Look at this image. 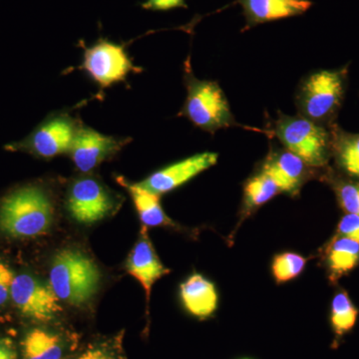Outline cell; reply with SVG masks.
I'll use <instances>...</instances> for the list:
<instances>
[{"label":"cell","instance_id":"28","mask_svg":"<svg viewBox=\"0 0 359 359\" xmlns=\"http://www.w3.org/2000/svg\"><path fill=\"white\" fill-rule=\"evenodd\" d=\"M0 359H16V354L6 344L0 342Z\"/></svg>","mask_w":359,"mask_h":359},{"label":"cell","instance_id":"2","mask_svg":"<svg viewBox=\"0 0 359 359\" xmlns=\"http://www.w3.org/2000/svg\"><path fill=\"white\" fill-rule=\"evenodd\" d=\"M100 280L97 264L80 250L66 249L54 257L49 285L60 302L81 306L94 297Z\"/></svg>","mask_w":359,"mask_h":359},{"label":"cell","instance_id":"14","mask_svg":"<svg viewBox=\"0 0 359 359\" xmlns=\"http://www.w3.org/2000/svg\"><path fill=\"white\" fill-rule=\"evenodd\" d=\"M308 165L290 151L271 153L264 163L262 172L268 175L280 192L297 195L306 176Z\"/></svg>","mask_w":359,"mask_h":359},{"label":"cell","instance_id":"13","mask_svg":"<svg viewBox=\"0 0 359 359\" xmlns=\"http://www.w3.org/2000/svg\"><path fill=\"white\" fill-rule=\"evenodd\" d=\"M243 9L245 28L302 15L313 6L309 0H238Z\"/></svg>","mask_w":359,"mask_h":359},{"label":"cell","instance_id":"22","mask_svg":"<svg viewBox=\"0 0 359 359\" xmlns=\"http://www.w3.org/2000/svg\"><path fill=\"white\" fill-rule=\"evenodd\" d=\"M337 155L344 171L359 178V134L342 135L337 143Z\"/></svg>","mask_w":359,"mask_h":359},{"label":"cell","instance_id":"19","mask_svg":"<svg viewBox=\"0 0 359 359\" xmlns=\"http://www.w3.org/2000/svg\"><path fill=\"white\" fill-rule=\"evenodd\" d=\"M358 309L354 306L346 290L337 292L332 302L330 323L337 337L353 330L358 320Z\"/></svg>","mask_w":359,"mask_h":359},{"label":"cell","instance_id":"4","mask_svg":"<svg viewBox=\"0 0 359 359\" xmlns=\"http://www.w3.org/2000/svg\"><path fill=\"white\" fill-rule=\"evenodd\" d=\"M276 135L285 150L301 158L309 167H323L330 157L327 130L304 116L283 115L276 121Z\"/></svg>","mask_w":359,"mask_h":359},{"label":"cell","instance_id":"21","mask_svg":"<svg viewBox=\"0 0 359 359\" xmlns=\"http://www.w3.org/2000/svg\"><path fill=\"white\" fill-rule=\"evenodd\" d=\"M306 259L295 252H283L276 255L271 264V271L273 278L278 283L289 282L297 278L304 268H306Z\"/></svg>","mask_w":359,"mask_h":359},{"label":"cell","instance_id":"17","mask_svg":"<svg viewBox=\"0 0 359 359\" xmlns=\"http://www.w3.org/2000/svg\"><path fill=\"white\" fill-rule=\"evenodd\" d=\"M328 278L337 283L359 264V244L351 238L337 235L327 250Z\"/></svg>","mask_w":359,"mask_h":359},{"label":"cell","instance_id":"23","mask_svg":"<svg viewBox=\"0 0 359 359\" xmlns=\"http://www.w3.org/2000/svg\"><path fill=\"white\" fill-rule=\"evenodd\" d=\"M340 207L346 214L359 216V183H344L337 190Z\"/></svg>","mask_w":359,"mask_h":359},{"label":"cell","instance_id":"1","mask_svg":"<svg viewBox=\"0 0 359 359\" xmlns=\"http://www.w3.org/2000/svg\"><path fill=\"white\" fill-rule=\"evenodd\" d=\"M54 216L53 202L43 187L29 184L0 201V230L14 238H33L46 233Z\"/></svg>","mask_w":359,"mask_h":359},{"label":"cell","instance_id":"16","mask_svg":"<svg viewBox=\"0 0 359 359\" xmlns=\"http://www.w3.org/2000/svg\"><path fill=\"white\" fill-rule=\"evenodd\" d=\"M116 181L128 191L143 226H174L172 219L163 210L159 195L146 190L138 183H132L122 176L116 177Z\"/></svg>","mask_w":359,"mask_h":359},{"label":"cell","instance_id":"10","mask_svg":"<svg viewBox=\"0 0 359 359\" xmlns=\"http://www.w3.org/2000/svg\"><path fill=\"white\" fill-rule=\"evenodd\" d=\"M11 297L20 313L34 320H51L61 311L60 299L50 285H44L32 276H16Z\"/></svg>","mask_w":359,"mask_h":359},{"label":"cell","instance_id":"12","mask_svg":"<svg viewBox=\"0 0 359 359\" xmlns=\"http://www.w3.org/2000/svg\"><path fill=\"white\" fill-rule=\"evenodd\" d=\"M126 269L127 273L138 280L145 290L147 302L155 283L170 273V269L162 264L156 254L152 242L149 238L146 226H142L140 237L130 252Z\"/></svg>","mask_w":359,"mask_h":359},{"label":"cell","instance_id":"27","mask_svg":"<svg viewBox=\"0 0 359 359\" xmlns=\"http://www.w3.org/2000/svg\"><path fill=\"white\" fill-rule=\"evenodd\" d=\"M76 359H114V358L106 347L93 346L85 351Z\"/></svg>","mask_w":359,"mask_h":359},{"label":"cell","instance_id":"25","mask_svg":"<svg viewBox=\"0 0 359 359\" xmlns=\"http://www.w3.org/2000/svg\"><path fill=\"white\" fill-rule=\"evenodd\" d=\"M145 11H168L175 8H187L186 0H146L141 4Z\"/></svg>","mask_w":359,"mask_h":359},{"label":"cell","instance_id":"6","mask_svg":"<svg viewBox=\"0 0 359 359\" xmlns=\"http://www.w3.org/2000/svg\"><path fill=\"white\" fill-rule=\"evenodd\" d=\"M83 61L77 68L83 70L101 90L126 82L129 74L143 71L133 65L125 44L101 37L91 46L83 45Z\"/></svg>","mask_w":359,"mask_h":359},{"label":"cell","instance_id":"3","mask_svg":"<svg viewBox=\"0 0 359 359\" xmlns=\"http://www.w3.org/2000/svg\"><path fill=\"white\" fill-rule=\"evenodd\" d=\"M187 98L178 116L188 118L198 128L215 133L236 125L230 105L219 84L199 80L193 74L190 62H185Z\"/></svg>","mask_w":359,"mask_h":359},{"label":"cell","instance_id":"11","mask_svg":"<svg viewBox=\"0 0 359 359\" xmlns=\"http://www.w3.org/2000/svg\"><path fill=\"white\" fill-rule=\"evenodd\" d=\"M217 162V153H201L162 168L138 184L146 190L161 196L188 183L198 175L214 166Z\"/></svg>","mask_w":359,"mask_h":359},{"label":"cell","instance_id":"15","mask_svg":"<svg viewBox=\"0 0 359 359\" xmlns=\"http://www.w3.org/2000/svg\"><path fill=\"white\" fill-rule=\"evenodd\" d=\"M184 308L198 318L211 316L218 308V292L214 283L199 273H194L180 285Z\"/></svg>","mask_w":359,"mask_h":359},{"label":"cell","instance_id":"24","mask_svg":"<svg viewBox=\"0 0 359 359\" xmlns=\"http://www.w3.org/2000/svg\"><path fill=\"white\" fill-rule=\"evenodd\" d=\"M337 235L351 238L359 244V216L346 214L342 217L337 228Z\"/></svg>","mask_w":359,"mask_h":359},{"label":"cell","instance_id":"26","mask_svg":"<svg viewBox=\"0 0 359 359\" xmlns=\"http://www.w3.org/2000/svg\"><path fill=\"white\" fill-rule=\"evenodd\" d=\"M14 278L13 271L6 264L0 263V306L11 297Z\"/></svg>","mask_w":359,"mask_h":359},{"label":"cell","instance_id":"7","mask_svg":"<svg viewBox=\"0 0 359 359\" xmlns=\"http://www.w3.org/2000/svg\"><path fill=\"white\" fill-rule=\"evenodd\" d=\"M344 77L340 71L321 70L302 81L297 94L302 115L316 123L334 115L341 102Z\"/></svg>","mask_w":359,"mask_h":359},{"label":"cell","instance_id":"5","mask_svg":"<svg viewBox=\"0 0 359 359\" xmlns=\"http://www.w3.org/2000/svg\"><path fill=\"white\" fill-rule=\"evenodd\" d=\"M82 122L68 112L52 113L23 140L6 146V150L29 153L40 159L50 160L69 153Z\"/></svg>","mask_w":359,"mask_h":359},{"label":"cell","instance_id":"8","mask_svg":"<svg viewBox=\"0 0 359 359\" xmlns=\"http://www.w3.org/2000/svg\"><path fill=\"white\" fill-rule=\"evenodd\" d=\"M66 204L75 221L91 224L109 216L117 205V199L98 179L80 177L70 184Z\"/></svg>","mask_w":359,"mask_h":359},{"label":"cell","instance_id":"20","mask_svg":"<svg viewBox=\"0 0 359 359\" xmlns=\"http://www.w3.org/2000/svg\"><path fill=\"white\" fill-rule=\"evenodd\" d=\"M280 192L273 180L262 172L252 177L245 185L244 208L245 211H252L268 203Z\"/></svg>","mask_w":359,"mask_h":359},{"label":"cell","instance_id":"18","mask_svg":"<svg viewBox=\"0 0 359 359\" xmlns=\"http://www.w3.org/2000/svg\"><path fill=\"white\" fill-rule=\"evenodd\" d=\"M25 359H60L63 349L57 335L33 330L23 340Z\"/></svg>","mask_w":359,"mask_h":359},{"label":"cell","instance_id":"9","mask_svg":"<svg viewBox=\"0 0 359 359\" xmlns=\"http://www.w3.org/2000/svg\"><path fill=\"white\" fill-rule=\"evenodd\" d=\"M130 141V138L99 133L82 123L68 154L78 171L90 173L103 162L117 155Z\"/></svg>","mask_w":359,"mask_h":359}]
</instances>
